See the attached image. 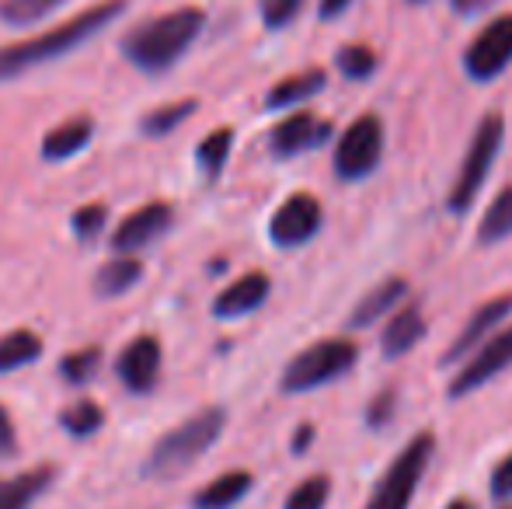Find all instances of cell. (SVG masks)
Listing matches in <instances>:
<instances>
[{"instance_id":"1","label":"cell","mask_w":512,"mask_h":509,"mask_svg":"<svg viewBox=\"0 0 512 509\" xmlns=\"http://www.w3.org/2000/svg\"><path fill=\"white\" fill-rule=\"evenodd\" d=\"M126 11V0H102V4L88 7V11L74 14L63 25L49 28L42 35H32L25 42H14V46H0V84L14 81L25 70H35L42 63H53L60 56H67L70 49H77L81 42H88L91 35H98L102 28L112 25L119 14Z\"/></svg>"},{"instance_id":"2","label":"cell","mask_w":512,"mask_h":509,"mask_svg":"<svg viewBox=\"0 0 512 509\" xmlns=\"http://www.w3.org/2000/svg\"><path fill=\"white\" fill-rule=\"evenodd\" d=\"M203 25L206 11H199V7H175V11L147 18L143 25H133L119 39V49L143 74H164V70H171L189 53V46L203 32Z\"/></svg>"},{"instance_id":"3","label":"cell","mask_w":512,"mask_h":509,"mask_svg":"<svg viewBox=\"0 0 512 509\" xmlns=\"http://www.w3.org/2000/svg\"><path fill=\"white\" fill-rule=\"evenodd\" d=\"M223 429H227V412H223L220 405H209L203 412L189 415L182 426L168 429V433L154 443L147 464H143V475L154 478V482H171V478L185 475V471L220 440Z\"/></svg>"},{"instance_id":"4","label":"cell","mask_w":512,"mask_h":509,"mask_svg":"<svg viewBox=\"0 0 512 509\" xmlns=\"http://www.w3.org/2000/svg\"><path fill=\"white\" fill-rule=\"evenodd\" d=\"M502 140H506V119H502V112H488L478 123V129H474L471 147H467L457 178H453V189L446 196V210L453 217H464L474 206V199H478L481 185H485L488 171H492L495 157L502 150Z\"/></svg>"},{"instance_id":"5","label":"cell","mask_w":512,"mask_h":509,"mask_svg":"<svg viewBox=\"0 0 512 509\" xmlns=\"http://www.w3.org/2000/svg\"><path fill=\"white\" fill-rule=\"evenodd\" d=\"M359 363V346L352 339H321L304 353H297L286 363L279 377L283 394H307L324 384H335Z\"/></svg>"},{"instance_id":"6","label":"cell","mask_w":512,"mask_h":509,"mask_svg":"<svg viewBox=\"0 0 512 509\" xmlns=\"http://www.w3.org/2000/svg\"><path fill=\"white\" fill-rule=\"evenodd\" d=\"M436 454V436L432 433H418L408 440V447L401 450L391 461V468L380 475V482L373 485L370 499L363 509H408L415 499L418 485H422L429 461Z\"/></svg>"},{"instance_id":"7","label":"cell","mask_w":512,"mask_h":509,"mask_svg":"<svg viewBox=\"0 0 512 509\" xmlns=\"http://www.w3.org/2000/svg\"><path fill=\"white\" fill-rule=\"evenodd\" d=\"M384 157V123L380 116L366 112V116L352 119L345 133L335 143V175L342 182H363L380 168Z\"/></svg>"},{"instance_id":"8","label":"cell","mask_w":512,"mask_h":509,"mask_svg":"<svg viewBox=\"0 0 512 509\" xmlns=\"http://www.w3.org/2000/svg\"><path fill=\"white\" fill-rule=\"evenodd\" d=\"M324 227V206L314 192H293L290 199H283L276 213L269 220V241L283 252L304 248L307 241H314Z\"/></svg>"},{"instance_id":"9","label":"cell","mask_w":512,"mask_h":509,"mask_svg":"<svg viewBox=\"0 0 512 509\" xmlns=\"http://www.w3.org/2000/svg\"><path fill=\"white\" fill-rule=\"evenodd\" d=\"M512 67V14H502L485 25L464 49V74L474 84H488Z\"/></svg>"},{"instance_id":"10","label":"cell","mask_w":512,"mask_h":509,"mask_svg":"<svg viewBox=\"0 0 512 509\" xmlns=\"http://www.w3.org/2000/svg\"><path fill=\"white\" fill-rule=\"evenodd\" d=\"M509 367H512V325L495 335H488V339L481 342L478 353H474L471 360L460 367V374L450 381L446 394H450L453 401L464 398V394H474L478 387H485L492 381V377L506 374Z\"/></svg>"},{"instance_id":"11","label":"cell","mask_w":512,"mask_h":509,"mask_svg":"<svg viewBox=\"0 0 512 509\" xmlns=\"http://www.w3.org/2000/svg\"><path fill=\"white\" fill-rule=\"evenodd\" d=\"M161 360H164L161 339L157 335H136L119 353V360H115V377H119L126 391L147 394L154 391L157 377H161Z\"/></svg>"},{"instance_id":"12","label":"cell","mask_w":512,"mask_h":509,"mask_svg":"<svg viewBox=\"0 0 512 509\" xmlns=\"http://www.w3.org/2000/svg\"><path fill=\"white\" fill-rule=\"evenodd\" d=\"M171 220H175V210L168 203H147L140 210H133L112 234L115 255H133L150 248L157 238H164L171 231Z\"/></svg>"},{"instance_id":"13","label":"cell","mask_w":512,"mask_h":509,"mask_svg":"<svg viewBox=\"0 0 512 509\" xmlns=\"http://www.w3.org/2000/svg\"><path fill=\"white\" fill-rule=\"evenodd\" d=\"M331 136V123L328 119H317L314 112L300 109V112H290L276 129L269 133V150L272 157L286 161V157H297V154H307V150H317L321 143H328Z\"/></svg>"},{"instance_id":"14","label":"cell","mask_w":512,"mask_h":509,"mask_svg":"<svg viewBox=\"0 0 512 509\" xmlns=\"http://www.w3.org/2000/svg\"><path fill=\"white\" fill-rule=\"evenodd\" d=\"M512 314V293H502V297H492V300H485V304L478 307V311L467 318V325L460 328V335L450 342V349L443 353V367H453V363H460L467 353H471L474 346H481V342L488 339V335L495 332V328L502 325Z\"/></svg>"},{"instance_id":"15","label":"cell","mask_w":512,"mask_h":509,"mask_svg":"<svg viewBox=\"0 0 512 509\" xmlns=\"http://www.w3.org/2000/svg\"><path fill=\"white\" fill-rule=\"evenodd\" d=\"M272 293V279L265 272H244L237 276L230 286H223L213 300V314L220 321H234V318H244V314H255L258 307L269 300Z\"/></svg>"},{"instance_id":"16","label":"cell","mask_w":512,"mask_h":509,"mask_svg":"<svg viewBox=\"0 0 512 509\" xmlns=\"http://www.w3.org/2000/svg\"><path fill=\"white\" fill-rule=\"evenodd\" d=\"M425 335H429L425 314L418 311L415 304H405L387 321L384 332H380V353H384V360H401V356H408Z\"/></svg>"},{"instance_id":"17","label":"cell","mask_w":512,"mask_h":509,"mask_svg":"<svg viewBox=\"0 0 512 509\" xmlns=\"http://www.w3.org/2000/svg\"><path fill=\"white\" fill-rule=\"evenodd\" d=\"M405 297H408V279H401V276L384 279V283L373 286V290L359 300L356 311H352L349 321H345V328H349V332H363V328L377 325V321L384 318V314H391Z\"/></svg>"},{"instance_id":"18","label":"cell","mask_w":512,"mask_h":509,"mask_svg":"<svg viewBox=\"0 0 512 509\" xmlns=\"http://www.w3.org/2000/svg\"><path fill=\"white\" fill-rule=\"evenodd\" d=\"M53 478H56L53 464H39L32 471H21V475L0 478V509H32L35 499L46 496Z\"/></svg>"},{"instance_id":"19","label":"cell","mask_w":512,"mask_h":509,"mask_svg":"<svg viewBox=\"0 0 512 509\" xmlns=\"http://www.w3.org/2000/svg\"><path fill=\"white\" fill-rule=\"evenodd\" d=\"M91 133H95V123H91V119H84V116L67 119V123L53 126L46 136H42V157L53 164L70 161V157H77L84 147H88Z\"/></svg>"},{"instance_id":"20","label":"cell","mask_w":512,"mask_h":509,"mask_svg":"<svg viewBox=\"0 0 512 509\" xmlns=\"http://www.w3.org/2000/svg\"><path fill=\"white\" fill-rule=\"evenodd\" d=\"M251 485H255L251 471H227V475L213 478L206 489H199L192 496V509H234L251 492Z\"/></svg>"},{"instance_id":"21","label":"cell","mask_w":512,"mask_h":509,"mask_svg":"<svg viewBox=\"0 0 512 509\" xmlns=\"http://www.w3.org/2000/svg\"><path fill=\"white\" fill-rule=\"evenodd\" d=\"M324 84H328L324 70H307V74L283 77V81L265 95V109H297V105L310 102L314 95H321Z\"/></svg>"},{"instance_id":"22","label":"cell","mask_w":512,"mask_h":509,"mask_svg":"<svg viewBox=\"0 0 512 509\" xmlns=\"http://www.w3.org/2000/svg\"><path fill=\"white\" fill-rule=\"evenodd\" d=\"M140 279H143V262H140V258L115 255L95 272V297H105V300L122 297V293L133 290Z\"/></svg>"},{"instance_id":"23","label":"cell","mask_w":512,"mask_h":509,"mask_svg":"<svg viewBox=\"0 0 512 509\" xmlns=\"http://www.w3.org/2000/svg\"><path fill=\"white\" fill-rule=\"evenodd\" d=\"M42 339L32 328H14V332L0 335V374H14V370L28 367L42 356Z\"/></svg>"},{"instance_id":"24","label":"cell","mask_w":512,"mask_h":509,"mask_svg":"<svg viewBox=\"0 0 512 509\" xmlns=\"http://www.w3.org/2000/svg\"><path fill=\"white\" fill-rule=\"evenodd\" d=\"M509 238H512V185H506V189L488 203L485 217H481V224H478V245L495 248Z\"/></svg>"},{"instance_id":"25","label":"cell","mask_w":512,"mask_h":509,"mask_svg":"<svg viewBox=\"0 0 512 509\" xmlns=\"http://www.w3.org/2000/svg\"><path fill=\"white\" fill-rule=\"evenodd\" d=\"M196 109H199L196 98H185V102H171V105H157V109H150L147 116L140 119V133L150 136V140L171 136Z\"/></svg>"},{"instance_id":"26","label":"cell","mask_w":512,"mask_h":509,"mask_svg":"<svg viewBox=\"0 0 512 509\" xmlns=\"http://www.w3.org/2000/svg\"><path fill=\"white\" fill-rule=\"evenodd\" d=\"M60 426L67 429L74 440H88V436H95L98 429L105 426V408L91 398H81V401H74V405L63 408Z\"/></svg>"},{"instance_id":"27","label":"cell","mask_w":512,"mask_h":509,"mask_svg":"<svg viewBox=\"0 0 512 509\" xmlns=\"http://www.w3.org/2000/svg\"><path fill=\"white\" fill-rule=\"evenodd\" d=\"M230 150H234V129H230V126L213 129V133H209L206 140L199 143V147H196V161H199V168H203L206 178H220V171L227 168Z\"/></svg>"},{"instance_id":"28","label":"cell","mask_w":512,"mask_h":509,"mask_svg":"<svg viewBox=\"0 0 512 509\" xmlns=\"http://www.w3.org/2000/svg\"><path fill=\"white\" fill-rule=\"evenodd\" d=\"M335 67L345 81H370L380 67V56L370 46H342L335 53Z\"/></svg>"},{"instance_id":"29","label":"cell","mask_w":512,"mask_h":509,"mask_svg":"<svg viewBox=\"0 0 512 509\" xmlns=\"http://www.w3.org/2000/svg\"><path fill=\"white\" fill-rule=\"evenodd\" d=\"M98 367H102V349L98 346H84V349H74L60 360V377L74 387H84L88 381H95Z\"/></svg>"},{"instance_id":"30","label":"cell","mask_w":512,"mask_h":509,"mask_svg":"<svg viewBox=\"0 0 512 509\" xmlns=\"http://www.w3.org/2000/svg\"><path fill=\"white\" fill-rule=\"evenodd\" d=\"M63 0H0V21L7 25H35L53 14Z\"/></svg>"},{"instance_id":"31","label":"cell","mask_w":512,"mask_h":509,"mask_svg":"<svg viewBox=\"0 0 512 509\" xmlns=\"http://www.w3.org/2000/svg\"><path fill=\"white\" fill-rule=\"evenodd\" d=\"M331 496V478L328 475H310L297 489L286 496L283 509H324Z\"/></svg>"},{"instance_id":"32","label":"cell","mask_w":512,"mask_h":509,"mask_svg":"<svg viewBox=\"0 0 512 509\" xmlns=\"http://www.w3.org/2000/svg\"><path fill=\"white\" fill-rule=\"evenodd\" d=\"M105 224H108V210L102 203L81 206V210H74V217H70V231H74V238L81 241V245L98 241V234L105 231Z\"/></svg>"},{"instance_id":"33","label":"cell","mask_w":512,"mask_h":509,"mask_svg":"<svg viewBox=\"0 0 512 509\" xmlns=\"http://www.w3.org/2000/svg\"><path fill=\"white\" fill-rule=\"evenodd\" d=\"M304 11V0H258V14H262V25L279 32V28L290 25L297 14Z\"/></svg>"},{"instance_id":"34","label":"cell","mask_w":512,"mask_h":509,"mask_svg":"<svg viewBox=\"0 0 512 509\" xmlns=\"http://www.w3.org/2000/svg\"><path fill=\"white\" fill-rule=\"evenodd\" d=\"M394 408H398V391H394V387H384V391L370 401V408H366V426H370V429L391 426Z\"/></svg>"},{"instance_id":"35","label":"cell","mask_w":512,"mask_h":509,"mask_svg":"<svg viewBox=\"0 0 512 509\" xmlns=\"http://www.w3.org/2000/svg\"><path fill=\"white\" fill-rule=\"evenodd\" d=\"M488 489H492L495 499H509L512 496V454L502 457L492 468V478H488Z\"/></svg>"},{"instance_id":"36","label":"cell","mask_w":512,"mask_h":509,"mask_svg":"<svg viewBox=\"0 0 512 509\" xmlns=\"http://www.w3.org/2000/svg\"><path fill=\"white\" fill-rule=\"evenodd\" d=\"M14 450H18V429H14L11 412L0 405V461H4V457H14Z\"/></svg>"},{"instance_id":"37","label":"cell","mask_w":512,"mask_h":509,"mask_svg":"<svg viewBox=\"0 0 512 509\" xmlns=\"http://www.w3.org/2000/svg\"><path fill=\"white\" fill-rule=\"evenodd\" d=\"M349 7H352V0H321V4H317V18L335 21V18H342Z\"/></svg>"},{"instance_id":"38","label":"cell","mask_w":512,"mask_h":509,"mask_svg":"<svg viewBox=\"0 0 512 509\" xmlns=\"http://www.w3.org/2000/svg\"><path fill=\"white\" fill-rule=\"evenodd\" d=\"M495 0H450V11L453 14H464V18H471V14H481L488 11Z\"/></svg>"},{"instance_id":"39","label":"cell","mask_w":512,"mask_h":509,"mask_svg":"<svg viewBox=\"0 0 512 509\" xmlns=\"http://www.w3.org/2000/svg\"><path fill=\"white\" fill-rule=\"evenodd\" d=\"M310 443H314V426L304 422V426L297 429V436H293V454H307Z\"/></svg>"},{"instance_id":"40","label":"cell","mask_w":512,"mask_h":509,"mask_svg":"<svg viewBox=\"0 0 512 509\" xmlns=\"http://www.w3.org/2000/svg\"><path fill=\"white\" fill-rule=\"evenodd\" d=\"M446 509H478V506H474V499H464V496H460V499H453V503L446 506Z\"/></svg>"},{"instance_id":"41","label":"cell","mask_w":512,"mask_h":509,"mask_svg":"<svg viewBox=\"0 0 512 509\" xmlns=\"http://www.w3.org/2000/svg\"><path fill=\"white\" fill-rule=\"evenodd\" d=\"M408 4H425V0H408Z\"/></svg>"}]
</instances>
